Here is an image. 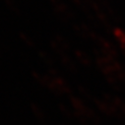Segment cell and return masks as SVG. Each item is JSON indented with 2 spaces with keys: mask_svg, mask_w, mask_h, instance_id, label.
<instances>
[{
  "mask_svg": "<svg viewBox=\"0 0 125 125\" xmlns=\"http://www.w3.org/2000/svg\"><path fill=\"white\" fill-rule=\"evenodd\" d=\"M53 11L56 14V16L63 20V21H68L70 19L74 18V13L72 12V10L63 2H58L57 4L53 5Z\"/></svg>",
  "mask_w": 125,
  "mask_h": 125,
  "instance_id": "1",
  "label": "cell"
},
{
  "mask_svg": "<svg viewBox=\"0 0 125 125\" xmlns=\"http://www.w3.org/2000/svg\"><path fill=\"white\" fill-rule=\"evenodd\" d=\"M50 45L53 50L56 51L59 55L66 53V51L69 49V44L67 41L61 35H55L50 41Z\"/></svg>",
  "mask_w": 125,
  "mask_h": 125,
  "instance_id": "2",
  "label": "cell"
},
{
  "mask_svg": "<svg viewBox=\"0 0 125 125\" xmlns=\"http://www.w3.org/2000/svg\"><path fill=\"white\" fill-rule=\"evenodd\" d=\"M31 109H32V112L33 114L35 115V117L41 121V122H44L45 119H46V115L45 113L43 112V110L41 108V106H39L37 104L35 103H32L31 104Z\"/></svg>",
  "mask_w": 125,
  "mask_h": 125,
  "instance_id": "3",
  "label": "cell"
},
{
  "mask_svg": "<svg viewBox=\"0 0 125 125\" xmlns=\"http://www.w3.org/2000/svg\"><path fill=\"white\" fill-rule=\"evenodd\" d=\"M59 57H60L61 63L63 64L68 70H70V71H76V66H75L74 61H73V60H72L66 53H64V54H60Z\"/></svg>",
  "mask_w": 125,
  "mask_h": 125,
  "instance_id": "4",
  "label": "cell"
},
{
  "mask_svg": "<svg viewBox=\"0 0 125 125\" xmlns=\"http://www.w3.org/2000/svg\"><path fill=\"white\" fill-rule=\"evenodd\" d=\"M38 54H39L40 58L43 61V63H44L45 65H47L49 68H53V65H54V60L52 59V57H51V56H50L46 51H44V50L41 49V50H39V51H38Z\"/></svg>",
  "mask_w": 125,
  "mask_h": 125,
  "instance_id": "5",
  "label": "cell"
},
{
  "mask_svg": "<svg viewBox=\"0 0 125 125\" xmlns=\"http://www.w3.org/2000/svg\"><path fill=\"white\" fill-rule=\"evenodd\" d=\"M19 37L29 47H35L36 46V42L33 40V38L31 36H29L26 32H24V31H20L19 32Z\"/></svg>",
  "mask_w": 125,
  "mask_h": 125,
  "instance_id": "6",
  "label": "cell"
},
{
  "mask_svg": "<svg viewBox=\"0 0 125 125\" xmlns=\"http://www.w3.org/2000/svg\"><path fill=\"white\" fill-rule=\"evenodd\" d=\"M32 76H33L34 79H35L37 82H39L42 86L47 88V86H48V79H47V76H46L45 74L42 75V74H41V73H39V72H37V71H32Z\"/></svg>",
  "mask_w": 125,
  "mask_h": 125,
  "instance_id": "7",
  "label": "cell"
},
{
  "mask_svg": "<svg viewBox=\"0 0 125 125\" xmlns=\"http://www.w3.org/2000/svg\"><path fill=\"white\" fill-rule=\"evenodd\" d=\"M75 55H76V57L80 60V62H81L82 64H84V65H90L91 60H90L89 56H88L86 53H84V52L81 51V50H76V51H75Z\"/></svg>",
  "mask_w": 125,
  "mask_h": 125,
  "instance_id": "8",
  "label": "cell"
},
{
  "mask_svg": "<svg viewBox=\"0 0 125 125\" xmlns=\"http://www.w3.org/2000/svg\"><path fill=\"white\" fill-rule=\"evenodd\" d=\"M4 2L11 12H13L14 14H20V9L15 0H4Z\"/></svg>",
  "mask_w": 125,
  "mask_h": 125,
  "instance_id": "9",
  "label": "cell"
},
{
  "mask_svg": "<svg viewBox=\"0 0 125 125\" xmlns=\"http://www.w3.org/2000/svg\"><path fill=\"white\" fill-rule=\"evenodd\" d=\"M59 109L61 110V112L63 113L66 117H68V118H70L71 116H73V112L72 111H70L65 105H63V104H59Z\"/></svg>",
  "mask_w": 125,
  "mask_h": 125,
  "instance_id": "10",
  "label": "cell"
},
{
  "mask_svg": "<svg viewBox=\"0 0 125 125\" xmlns=\"http://www.w3.org/2000/svg\"><path fill=\"white\" fill-rule=\"evenodd\" d=\"M0 54H1V43H0Z\"/></svg>",
  "mask_w": 125,
  "mask_h": 125,
  "instance_id": "11",
  "label": "cell"
}]
</instances>
